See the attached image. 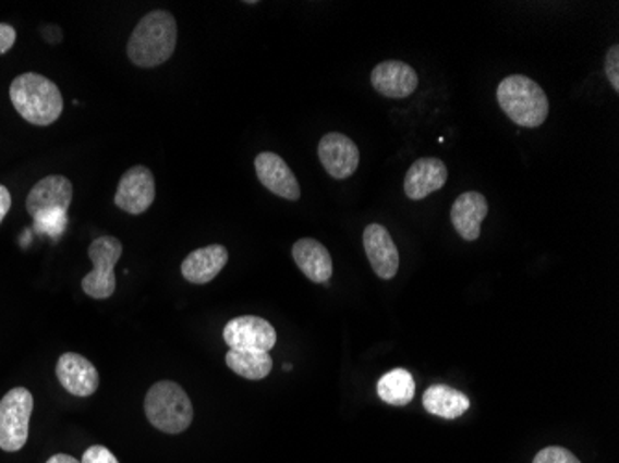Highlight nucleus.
Masks as SVG:
<instances>
[{"label": "nucleus", "mask_w": 619, "mask_h": 463, "mask_svg": "<svg viewBox=\"0 0 619 463\" xmlns=\"http://www.w3.org/2000/svg\"><path fill=\"white\" fill-rule=\"evenodd\" d=\"M364 248L366 256L372 264L373 271L377 272L378 278L391 280L399 271V251L396 241L391 240V234L386 227L372 222L364 230Z\"/></svg>", "instance_id": "13"}, {"label": "nucleus", "mask_w": 619, "mask_h": 463, "mask_svg": "<svg viewBox=\"0 0 619 463\" xmlns=\"http://www.w3.org/2000/svg\"><path fill=\"white\" fill-rule=\"evenodd\" d=\"M123 243L113 235H102L89 245L87 256L94 261V271L87 272L82 280V290L92 298H110L116 291L113 267L121 259Z\"/></svg>", "instance_id": "6"}, {"label": "nucleus", "mask_w": 619, "mask_h": 463, "mask_svg": "<svg viewBox=\"0 0 619 463\" xmlns=\"http://www.w3.org/2000/svg\"><path fill=\"white\" fill-rule=\"evenodd\" d=\"M417 73L409 63L386 60L372 71V86L388 99H406L417 89Z\"/></svg>", "instance_id": "11"}, {"label": "nucleus", "mask_w": 619, "mask_h": 463, "mask_svg": "<svg viewBox=\"0 0 619 463\" xmlns=\"http://www.w3.org/2000/svg\"><path fill=\"white\" fill-rule=\"evenodd\" d=\"M227 261H229V251L223 245H208V247L197 248L192 254H187L180 271H182V277L192 284H208L219 272L223 271Z\"/></svg>", "instance_id": "18"}, {"label": "nucleus", "mask_w": 619, "mask_h": 463, "mask_svg": "<svg viewBox=\"0 0 619 463\" xmlns=\"http://www.w3.org/2000/svg\"><path fill=\"white\" fill-rule=\"evenodd\" d=\"M73 200V184L62 174H50L39 180L26 197V210L32 217L50 210H69Z\"/></svg>", "instance_id": "14"}, {"label": "nucleus", "mask_w": 619, "mask_h": 463, "mask_svg": "<svg viewBox=\"0 0 619 463\" xmlns=\"http://www.w3.org/2000/svg\"><path fill=\"white\" fill-rule=\"evenodd\" d=\"M447 167L438 158H420L404 176V193L412 200H423L447 184Z\"/></svg>", "instance_id": "15"}, {"label": "nucleus", "mask_w": 619, "mask_h": 463, "mask_svg": "<svg viewBox=\"0 0 619 463\" xmlns=\"http://www.w3.org/2000/svg\"><path fill=\"white\" fill-rule=\"evenodd\" d=\"M81 463H119V460L102 444H94L84 452Z\"/></svg>", "instance_id": "25"}, {"label": "nucleus", "mask_w": 619, "mask_h": 463, "mask_svg": "<svg viewBox=\"0 0 619 463\" xmlns=\"http://www.w3.org/2000/svg\"><path fill=\"white\" fill-rule=\"evenodd\" d=\"M47 463H81L76 458L69 456V454H54L47 460Z\"/></svg>", "instance_id": "28"}, {"label": "nucleus", "mask_w": 619, "mask_h": 463, "mask_svg": "<svg viewBox=\"0 0 619 463\" xmlns=\"http://www.w3.org/2000/svg\"><path fill=\"white\" fill-rule=\"evenodd\" d=\"M34 397L26 388H13L0 401V449L17 452L23 449L31 430Z\"/></svg>", "instance_id": "5"}, {"label": "nucleus", "mask_w": 619, "mask_h": 463, "mask_svg": "<svg viewBox=\"0 0 619 463\" xmlns=\"http://www.w3.org/2000/svg\"><path fill=\"white\" fill-rule=\"evenodd\" d=\"M423 406L441 419H459L470 410V397L446 383H434L423 395Z\"/></svg>", "instance_id": "19"}, {"label": "nucleus", "mask_w": 619, "mask_h": 463, "mask_svg": "<svg viewBox=\"0 0 619 463\" xmlns=\"http://www.w3.org/2000/svg\"><path fill=\"white\" fill-rule=\"evenodd\" d=\"M293 261L314 284H327L332 277V258L327 247L312 237H303L295 241L293 248Z\"/></svg>", "instance_id": "17"}, {"label": "nucleus", "mask_w": 619, "mask_h": 463, "mask_svg": "<svg viewBox=\"0 0 619 463\" xmlns=\"http://www.w3.org/2000/svg\"><path fill=\"white\" fill-rule=\"evenodd\" d=\"M533 463H581L575 454L563 447H545L536 454Z\"/></svg>", "instance_id": "23"}, {"label": "nucleus", "mask_w": 619, "mask_h": 463, "mask_svg": "<svg viewBox=\"0 0 619 463\" xmlns=\"http://www.w3.org/2000/svg\"><path fill=\"white\" fill-rule=\"evenodd\" d=\"M10 99L21 118L36 126H49L62 115V93L44 74L25 73L17 76L10 86Z\"/></svg>", "instance_id": "2"}, {"label": "nucleus", "mask_w": 619, "mask_h": 463, "mask_svg": "<svg viewBox=\"0 0 619 463\" xmlns=\"http://www.w3.org/2000/svg\"><path fill=\"white\" fill-rule=\"evenodd\" d=\"M605 73L614 92H619V45H612L605 58Z\"/></svg>", "instance_id": "24"}, {"label": "nucleus", "mask_w": 619, "mask_h": 463, "mask_svg": "<svg viewBox=\"0 0 619 463\" xmlns=\"http://www.w3.org/2000/svg\"><path fill=\"white\" fill-rule=\"evenodd\" d=\"M223 340L235 351L269 352L277 343V332L266 319L256 315H242L224 325Z\"/></svg>", "instance_id": "7"}, {"label": "nucleus", "mask_w": 619, "mask_h": 463, "mask_svg": "<svg viewBox=\"0 0 619 463\" xmlns=\"http://www.w3.org/2000/svg\"><path fill=\"white\" fill-rule=\"evenodd\" d=\"M68 211L65 210L44 211V214L34 216V230L38 234H47L52 240H58L68 229Z\"/></svg>", "instance_id": "22"}, {"label": "nucleus", "mask_w": 619, "mask_h": 463, "mask_svg": "<svg viewBox=\"0 0 619 463\" xmlns=\"http://www.w3.org/2000/svg\"><path fill=\"white\" fill-rule=\"evenodd\" d=\"M254 169H256V176L260 180V184L275 193L277 197L286 198V200L301 198V185L290 166L279 155L260 153L254 160Z\"/></svg>", "instance_id": "10"}, {"label": "nucleus", "mask_w": 619, "mask_h": 463, "mask_svg": "<svg viewBox=\"0 0 619 463\" xmlns=\"http://www.w3.org/2000/svg\"><path fill=\"white\" fill-rule=\"evenodd\" d=\"M377 393L390 406H406L415 395V380L406 369H393L380 377Z\"/></svg>", "instance_id": "20"}, {"label": "nucleus", "mask_w": 619, "mask_h": 463, "mask_svg": "<svg viewBox=\"0 0 619 463\" xmlns=\"http://www.w3.org/2000/svg\"><path fill=\"white\" fill-rule=\"evenodd\" d=\"M156 197L155 174L149 167L134 166L121 176L116 193V204L132 216L149 210Z\"/></svg>", "instance_id": "8"}, {"label": "nucleus", "mask_w": 619, "mask_h": 463, "mask_svg": "<svg viewBox=\"0 0 619 463\" xmlns=\"http://www.w3.org/2000/svg\"><path fill=\"white\" fill-rule=\"evenodd\" d=\"M17 41V32L8 23H0V54H7Z\"/></svg>", "instance_id": "26"}, {"label": "nucleus", "mask_w": 619, "mask_h": 463, "mask_svg": "<svg viewBox=\"0 0 619 463\" xmlns=\"http://www.w3.org/2000/svg\"><path fill=\"white\" fill-rule=\"evenodd\" d=\"M488 200L483 193L465 192L460 195L451 208V222L460 237L477 241L481 237V224L488 217Z\"/></svg>", "instance_id": "16"}, {"label": "nucleus", "mask_w": 619, "mask_h": 463, "mask_svg": "<svg viewBox=\"0 0 619 463\" xmlns=\"http://www.w3.org/2000/svg\"><path fill=\"white\" fill-rule=\"evenodd\" d=\"M317 156L325 171L336 180L353 176L360 166V150L356 143L340 132H330L321 137Z\"/></svg>", "instance_id": "9"}, {"label": "nucleus", "mask_w": 619, "mask_h": 463, "mask_svg": "<svg viewBox=\"0 0 619 463\" xmlns=\"http://www.w3.org/2000/svg\"><path fill=\"white\" fill-rule=\"evenodd\" d=\"M12 208V195L7 185L0 184V222L4 221L8 211Z\"/></svg>", "instance_id": "27"}, {"label": "nucleus", "mask_w": 619, "mask_h": 463, "mask_svg": "<svg viewBox=\"0 0 619 463\" xmlns=\"http://www.w3.org/2000/svg\"><path fill=\"white\" fill-rule=\"evenodd\" d=\"M57 377L62 388L75 397H92L99 388V370L76 352H65L57 364Z\"/></svg>", "instance_id": "12"}, {"label": "nucleus", "mask_w": 619, "mask_h": 463, "mask_svg": "<svg viewBox=\"0 0 619 463\" xmlns=\"http://www.w3.org/2000/svg\"><path fill=\"white\" fill-rule=\"evenodd\" d=\"M501 110L523 129H538L549 115V99L538 82L525 74H512L497 87Z\"/></svg>", "instance_id": "3"}, {"label": "nucleus", "mask_w": 619, "mask_h": 463, "mask_svg": "<svg viewBox=\"0 0 619 463\" xmlns=\"http://www.w3.org/2000/svg\"><path fill=\"white\" fill-rule=\"evenodd\" d=\"M179 41V26L171 13L155 10L147 13L132 32L126 54L137 68H158L173 56Z\"/></svg>", "instance_id": "1"}, {"label": "nucleus", "mask_w": 619, "mask_h": 463, "mask_svg": "<svg viewBox=\"0 0 619 463\" xmlns=\"http://www.w3.org/2000/svg\"><path fill=\"white\" fill-rule=\"evenodd\" d=\"M224 360L238 377L247 378V380H262L272 369V358L269 352L230 349Z\"/></svg>", "instance_id": "21"}, {"label": "nucleus", "mask_w": 619, "mask_h": 463, "mask_svg": "<svg viewBox=\"0 0 619 463\" xmlns=\"http://www.w3.org/2000/svg\"><path fill=\"white\" fill-rule=\"evenodd\" d=\"M145 415L166 434H182L193 421V404L186 391L171 380H160L147 391Z\"/></svg>", "instance_id": "4"}]
</instances>
